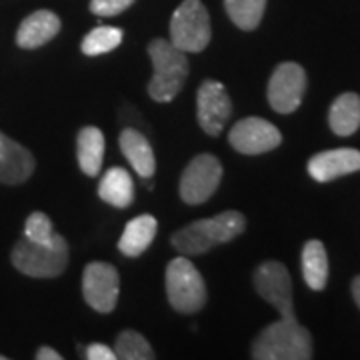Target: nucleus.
I'll return each instance as SVG.
<instances>
[{
	"instance_id": "obj_1",
	"label": "nucleus",
	"mask_w": 360,
	"mask_h": 360,
	"mask_svg": "<svg viewBox=\"0 0 360 360\" xmlns=\"http://www.w3.org/2000/svg\"><path fill=\"white\" fill-rule=\"evenodd\" d=\"M246 229V219L238 210H226L212 219L194 220L172 234V246L184 257L205 255L210 248L234 240Z\"/></svg>"
},
{
	"instance_id": "obj_2",
	"label": "nucleus",
	"mask_w": 360,
	"mask_h": 360,
	"mask_svg": "<svg viewBox=\"0 0 360 360\" xmlns=\"http://www.w3.org/2000/svg\"><path fill=\"white\" fill-rule=\"evenodd\" d=\"M250 356L257 360H310L312 336L296 319H281L255 338Z\"/></svg>"
},
{
	"instance_id": "obj_3",
	"label": "nucleus",
	"mask_w": 360,
	"mask_h": 360,
	"mask_svg": "<svg viewBox=\"0 0 360 360\" xmlns=\"http://www.w3.org/2000/svg\"><path fill=\"white\" fill-rule=\"evenodd\" d=\"M148 56L155 72L148 82V94L156 103H170L179 94L188 77L186 52L176 49L170 40L156 39L148 44Z\"/></svg>"
},
{
	"instance_id": "obj_4",
	"label": "nucleus",
	"mask_w": 360,
	"mask_h": 360,
	"mask_svg": "<svg viewBox=\"0 0 360 360\" xmlns=\"http://www.w3.org/2000/svg\"><path fill=\"white\" fill-rule=\"evenodd\" d=\"M167 296L170 307L180 314H194L205 307V278L188 258L170 260L167 269Z\"/></svg>"
},
{
	"instance_id": "obj_5",
	"label": "nucleus",
	"mask_w": 360,
	"mask_h": 360,
	"mask_svg": "<svg viewBox=\"0 0 360 360\" xmlns=\"http://www.w3.org/2000/svg\"><path fill=\"white\" fill-rule=\"evenodd\" d=\"M14 269L32 278H54L65 272L68 264V245L58 240L56 245H39L28 238L18 240L11 255Z\"/></svg>"
},
{
	"instance_id": "obj_6",
	"label": "nucleus",
	"mask_w": 360,
	"mask_h": 360,
	"mask_svg": "<svg viewBox=\"0 0 360 360\" xmlns=\"http://www.w3.org/2000/svg\"><path fill=\"white\" fill-rule=\"evenodd\" d=\"M212 37L208 11L200 0H184L170 18V42L182 52H202Z\"/></svg>"
},
{
	"instance_id": "obj_7",
	"label": "nucleus",
	"mask_w": 360,
	"mask_h": 360,
	"mask_svg": "<svg viewBox=\"0 0 360 360\" xmlns=\"http://www.w3.org/2000/svg\"><path fill=\"white\" fill-rule=\"evenodd\" d=\"M220 180H222V167L217 156H194L180 176V198L186 205H202L217 193Z\"/></svg>"
},
{
	"instance_id": "obj_8",
	"label": "nucleus",
	"mask_w": 360,
	"mask_h": 360,
	"mask_svg": "<svg viewBox=\"0 0 360 360\" xmlns=\"http://www.w3.org/2000/svg\"><path fill=\"white\" fill-rule=\"evenodd\" d=\"M255 288L283 319H296L292 304V281L283 262L269 260L255 270Z\"/></svg>"
},
{
	"instance_id": "obj_9",
	"label": "nucleus",
	"mask_w": 360,
	"mask_h": 360,
	"mask_svg": "<svg viewBox=\"0 0 360 360\" xmlns=\"http://www.w3.org/2000/svg\"><path fill=\"white\" fill-rule=\"evenodd\" d=\"M229 142L240 155H264L281 146L283 134L269 120L248 116L232 127L229 132Z\"/></svg>"
},
{
	"instance_id": "obj_10",
	"label": "nucleus",
	"mask_w": 360,
	"mask_h": 360,
	"mask_svg": "<svg viewBox=\"0 0 360 360\" xmlns=\"http://www.w3.org/2000/svg\"><path fill=\"white\" fill-rule=\"evenodd\" d=\"M118 270L108 262H90L82 272V296L90 309L101 314L112 312L118 302Z\"/></svg>"
},
{
	"instance_id": "obj_11",
	"label": "nucleus",
	"mask_w": 360,
	"mask_h": 360,
	"mask_svg": "<svg viewBox=\"0 0 360 360\" xmlns=\"http://www.w3.org/2000/svg\"><path fill=\"white\" fill-rule=\"evenodd\" d=\"M307 90V72L296 63H283L276 66L269 82V103L281 112L290 115L302 103Z\"/></svg>"
},
{
	"instance_id": "obj_12",
	"label": "nucleus",
	"mask_w": 360,
	"mask_h": 360,
	"mask_svg": "<svg viewBox=\"0 0 360 360\" xmlns=\"http://www.w3.org/2000/svg\"><path fill=\"white\" fill-rule=\"evenodd\" d=\"M232 115V103L224 84L219 80H205L196 96L198 124L208 136H219Z\"/></svg>"
},
{
	"instance_id": "obj_13",
	"label": "nucleus",
	"mask_w": 360,
	"mask_h": 360,
	"mask_svg": "<svg viewBox=\"0 0 360 360\" xmlns=\"http://www.w3.org/2000/svg\"><path fill=\"white\" fill-rule=\"evenodd\" d=\"M359 170L360 150H354V148L324 150L309 160V174L316 182H330L352 172H359Z\"/></svg>"
},
{
	"instance_id": "obj_14",
	"label": "nucleus",
	"mask_w": 360,
	"mask_h": 360,
	"mask_svg": "<svg viewBox=\"0 0 360 360\" xmlns=\"http://www.w3.org/2000/svg\"><path fill=\"white\" fill-rule=\"evenodd\" d=\"M34 172V156L20 142L8 139L0 132V182L22 184Z\"/></svg>"
},
{
	"instance_id": "obj_15",
	"label": "nucleus",
	"mask_w": 360,
	"mask_h": 360,
	"mask_svg": "<svg viewBox=\"0 0 360 360\" xmlns=\"http://www.w3.org/2000/svg\"><path fill=\"white\" fill-rule=\"evenodd\" d=\"M60 30V18L51 11H37L28 14L18 26L16 32V44L20 49H39L52 40Z\"/></svg>"
},
{
	"instance_id": "obj_16",
	"label": "nucleus",
	"mask_w": 360,
	"mask_h": 360,
	"mask_svg": "<svg viewBox=\"0 0 360 360\" xmlns=\"http://www.w3.org/2000/svg\"><path fill=\"white\" fill-rule=\"evenodd\" d=\"M120 150L127 156L130 167L136 170V174L142 179H153L156 170V160L153 146L148 144V139L136 129L122 130L120 134Z\"/></svg>"
},
{
	"instance_id": "obj_17",
	"label": "nucleus",
	"mask_w": 360,
	"mask_h": 360,
	"mask_svg": "<svg viewBox=\"0 0 360 360\" xmlns=\"http://www.w3.org/2000/svg\"><path fill=\"white\" fill-rule=\"evenodd\" d=\"M156 231H158V222L150 214H141L136 219H132L124 226V232L118 240V250L124 257H141L142 252L153 245Z\"/></svg>"
},
{
	"instance_id": "obj_18",
	"label": "nucleus",
	"mask_w": 360,
	"mask_h": 360,
	"mask_svg": "<svg viewBox=\"0 0 360 360\" xmlns=\"http://www.w3.org/2000/svg\"><path fill=\"white\" fill-rule=\"evenodd\" d=\"M98 196L106 205L116 208H127L134 202V182L129 170L115 167L104 172L98 184Z\"/></svg>"
},
{
	"instance_id": "obj_19",
	"label": "nucleus",
	"mask_w": 360,
	"mask_h": 360,
	"mask_svg": "<svg viewBox=\"0 0 360 360\" xmlns=\"http://www.w3.org/2000/svg\"><path fill=\"white\" fill-rule=\"evenodd\" d=\"M78 167L86 176H98L104 158V134L96 127H84L77 141Z\"/></svg>"
},
{
	"instance_id": "obj_20",
	"label": "nucleus",
	"mask_w": 360,
	"mask_h": 360,
	"mask_svg": "<svg viewBox=\"0 0 360 360\" xmlns=\"http://www.w3.org/2000/svg\"><path fill=\"white\" fill-rule=\"evenodd\" d=\"M328 124L338 136H350L360 129V96L354 92H345L336 98L330 112Z\"/></svg>"
},
{
	"instance_id": "obj_21",
	"label": "nucleus",
	"mask_w": 360,
	"mask_h": 360,
	"mask_svg": "<svg viewBox=\"0 0 360 360\" xmlns=\"http://www.w3.org/2000/svg\"><path fill=\"white\" fill-rule=\"evenodd\" d=\"M302 276L312 290H322L328 283V257L321 240L312 238L302 248Z\"/></svg>"
},
{
	"instance_id": "obj_22",
	"label": "nucleus",
	"mask_w": 360,
	"mask_h": 360,
	"mask_svg": "<svg viewBox=\"0 0 360 360\" xmlns=\"http://www.w3.org/2000/svg\"><path fill=\"white\" fill-rule=\"evenodd\" d=\"M226 14L243 30H255L266 8V0H224Z\"/></svg>"
},
{
	"instance_id": "obj_23",
	"label": "nucleus",
	"mask_w": 360,
	"mask_h": 360,
	"mask_svg": "<svg viewBox=\"0 0 360 360\" xmlns=\"http://www.w3.org/2000/svg\"><path fill=\"white\" fill-rule=\"evenodd\" d=\"M116 359L120 360H153L155 352L148 340L136 330H122L116 336Z\"/></svg>"
},
{
	"instance_id": "obj_24",
	"label": "nucleus",
	"mask_w": 360,
	"mask_h": 360,
	"mask_svg": "<svg viewBox=\"0 0 360 360\" xmlns=\"http://www.w3.org/2000/svg\"><path fill=\"white\" fill-rule=\"evenodd\" d=\"M122 42V30L115 26H96L82 40V52L86 56H98L104 52L115 51Z\"/></svg>"
},
{
	"instance_id": "obj_25",
	"label": "nucleus",
	"mask_w": 360,
	"mask_h": 360,
	"mask_svg": "<svg viewBox=\"0 0 360 360\" xmlns=\"http://www.w3.org/2000/svg\"><path fill=\"white\" fill-rule=\"evenodd\" d=\"M25 236L32 243L39 245H56L58 240H63L65 236L56 234L52 229V220L44 212H32L25 224Z\"/></svg>"
},
{
	"instance_id": "obj_26",
	"label": "nucleus",
	"mask_w": 360,
	"mask_h": 360,
	"mask_svg": "<svg viewBox=\"0 0 360 360\" xmlns=\"http://www.w3.org/2000/svg\"><path fill=\"white\" fill-rule=\"evenodd\" d=\"M134 4V0H90V13L96 16H116Z\"/></svg>"
},
{
	"instance_id": "obj_27",
	"label": "nucleus",
	"mask_w": 360,
	"mask_h": 360,
	"mask_svg": "<svg viewBox=\"0 0 360 360\" xmlns=\"http://www.w3.org/2000/svg\"><path fill=\"white\" fill-rule=\"evenodd\" d=\"M84 356L89 360H115L116 359V352L110 347H106V345H90L84 350Z\"/></svg>"
},
{
	"instance_id": "obj_28",
	"label": "nucleus",
	"mask_w": 360,
	"mask_h": 360,
	"mask_svg": "<svg viewBox=\"0 0 360 360\" xmlns=\"http://www.w3.org/2000/svg\"><path fill=\"white\" fill-rule=\"evenodd\" d=\"M39 360H60L63 356L54 350V348L51 347H40L39 350H37V354H34Z\"/></svg>"
},
{
	"instance_id": "obj_29",
	"label": "nucleus",
	"mask_w": 360,
	"mask_h": 360,
	"mask_svg": "<svg viewBox=\"0 0 360 360\" xmlns=\"http://www.w3.org/2000/svg\"><path fill=\"white\" fill-rule=\"evenodd\" d=\"M352 296H354V302L359 304L360 309V276H356V278L352 281Z\"/></svg>"
},
{
	"instance_id": "obj_30",
	"label": "nucleus",
	"mask_w": 360,
	"mask_h": 360,
	"mask_svg": "<svg viewBox=\"0 0 360 360\" xmlns=\"http://www.w3.org/2000/svg\"><path fill=\"white\" fill-rule=\"evenodd\" d=\"M0 360H6V356H2V354H0Z\"/></svg>"
}]
</instances>
